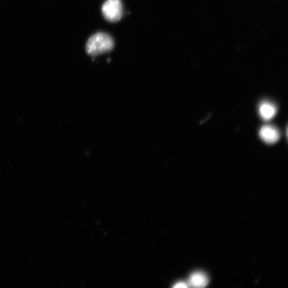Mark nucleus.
Listing matches in <instances>:
<instances>
[{"label":"nucleus","instance_id":"nucleus-3","mask_svg":"<svg viewBox=\"0 0 288 288\" xmlns=\"http://www.w3.org/2000/svg\"><path fill=\"white\" fill-rule=\"evenodd\" d=\"M259 136L264 142L272 144L279 140L280 134L274 126L264 125L261 127L259 131Z\"/></svg>","mask_w":288,"mask_h":288},{"label":"nucleus","instance_id":"nucleus-2","mask_svg":"<svg viewBox=\"0 0 288 288\" xmlns=\"http://www.w3.org/2000/svg\"><path fill=\"white\" fill-rule=\"evenodd\" d=\"M101 10L105 19L111 22L120 21L123 15L121 0H107Z\"/></svg>","mask_w":288,"mask_h":288},{"label":"nucleus","instance_id":"nucleus-4","mask_svg":"<svg viewBox=\"0 0 288 288\" xmlns=\"http://www.w3.org/2000/svg\"><path fill=\"white\" fill-rule=\"evenodd\" d=\"M276 107L272 103L265 101L262 103L259 107V113L264 120L268 121L272 119L276 113Z\"/></svg>","mask_w":288,"mask_h":288},{"label":"nucleus","instance_id":"nucleus-1","mask_svg":"<svg viewBox=\"0 0 288 288\" xmlns=\"http://www.w3.org/2000/svg\"><path fill=\"white\" fill-rule=\"evenodd\" d=\"M114 47V41L111 36L104 33H98L92 36L86 45L87 53L96 56L110 52Z\"/></svg>","mask_w":288,"mask_h":288},{"label":"nucleus","instance_id":"nucleus-5","mask_svg":"<svg viewBox=\"0 0 288 288\" xmlns=\"http://www.w3.org/2000/svg\"><path fill=\"white\" fill-rule=\"evenodd\" d=\"M208 281V278L205 273L197 272L190 276L188 284L194 287H203L207 285Z\"/></svg>","mask_w":288,"mask_h":288},{"label":"nucleus","instance_id":"nucleus-6","mask_svg":"<svg viewBox=\"0 0 288 288\" xmlns=\"http://www.w3.org/2000/svg\"><path fill=\"white\" fill-rule=\"evenodd\" d=\"M188 286V284L184 282H180L176 284L174 286L175 287H187Z\"/></svg>","mask_w":288,"mask_h":288}]
</instances>
